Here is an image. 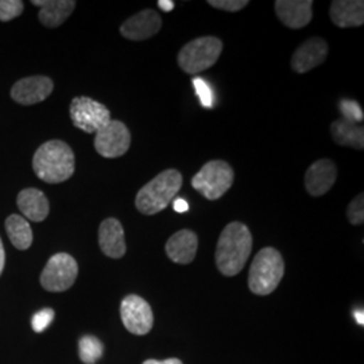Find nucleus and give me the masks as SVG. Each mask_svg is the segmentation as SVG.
Wrapping results in <instances>:
<instances>
[{
  "mask_svg": "<svg viewBox=\"0 0 364 364\" xmlns=\"http://www.w3.org/2000/svg\"><path fill=\"white\" fill-rule=\"evenodd\" d=\"M252 250V235L240 221L230 223L221 232L216 246V266L225 277H235L247 263Z\"/></svg>",
  "mask_w": 364,
  "mask_h": 364,
  "instance_id": "f257e3e1",
  "label": "nucleus"
},
{
  "mask_svg": "<svg viewBox=\"0 0 364 364\" xmlns=\"http://www.w3.org/2000/svg\"><path fill=\"white\" fill-rule=\"evenodd\" d=\"M33 169L39 180L48 183L68 181L75 173V153L63 141H49L36 151Z\"/></svg>",
  "mask_w": 364,
  "mask_h": 364,
  "instance_id": "f03ea898",
  "label": "nucleus"
},
{
  "mask_svg": "<svg viewBox=\"0 0 364 364\" xmlns=\"http://www.w3.org/2000/svg\"><path fill=\"white\" fill-rule=\"evenodd\" d=\"M182 181V174L178 170H164L139 189L135 198L136 209L144 215L151 216L168 208L171 200L180 192Z\"/></svg>",
  "mask_w": 364,
  "mask_h": 364,
  "instance_id": "7ed1b4c3",
  "label": "nucleus"
},
{
  "mask_svg": "<svg viewBox=\"0 0 364 364\" xmlns=\"http://www.w3.org/2000/svg\"><path fill=\"white\" fill-rule=\"evenodd\" d=\"M285 263L281 252L274 247H264L255 255L248 274V287L257 296L272 294L282 281Z\"/></svg>",
  "mask_w": 364,
  "mask_h": 364,
  "instance_id": "20e7f679",
  "label": "nucleus"
},
{
  "mask_svg": "<svg viewBox=\"0 0 364 364\" xmlns=\"http://www.w3.org/2000/svg\"><path fill=\"white\" fill-rule=\"evenodd\" d=\"M223 52V42L218 37H200L182 48L177 61L188 75H197L215 65Z\"/></svg>",
  "mask_w": 364,
  "mask_h": 364,
  "instance_id": "39448f33",
  "label": "nucleus"
},
{
  "mask_svg": "<svg viewBox=\"0 0 364 364\" xmlns=\"http://www.w3.org/2000/svg\"><path fill=\"white\" fill-rule=\"evenodd\" d=\"M235 173L230 164L221 159L207 162L192 178V186L210 201L219 200L234 183Z\"/></svg>",
  "mask_w": 364,
  "mask_h": 364,
  "instance_id": "423d86ee",
  "label": "nucleus"
},
{
  "mask_svg": "<svg viewBox=\"0 0 364 364\" xmlns=\"http://www.w3.org/2000/svg\"><path fill=\"white\" fill-rule=\"evenodd\" d=\"M78 275V264L76 259L60 252L53 255L46 263L43 272L41 274V285L52 293H61L73 287Z\"/></svg>",
  "mask_w": 364,
  "mask_h": 364,
  "instance_id": "0eeeda50",
  "label": "nucleus"
},
{
  "mask_svg": "<svg viewBox=\"0 0 364 364\" xmlns=\"http://www.w3.org/2000/svg\"><path fill=\"white\" fill-rule=\"evenodd\" d=\"M69 112L75 127L87 134H96L111 122L109 109L87 96L75 97L70 103Z\"/></svg>",
  "mask_w": 364,
  "mask_h": 364,
  "instance_id": "6e6552de",
  "label": "nucleus"
},
{
  "mask_svg": "<svg viewBox=\"0 0 364 364\" xmlns=\"http://www.w3.org/2000/svg\"><path fill=\"white\" fill-rule=\"evenodd\" d=\"M120 317L126 329L138 336L147 335L154 326V314L146 299L130 294L120 304Z\"/></svg>",
  "mask_w": 364,
  "mask_h": 364,
  "instance_id": "1a4fd4ad",
  "label": "nucleus"
},
{
  "mask_svg": "<svg viewBox=\"0 0 364 364\" xmlns=\"http://www.w3.org/2000/svg\"><path fill=\"white\" fill-rule=\"evenodd\" d=\"M131 146V134L127 126L119 120H111L96 132L95 149L105 158L124 156Z\"/></svg>",
  "mask_w": 364,
  "mask_h": 364,
  "instance_id": "9d476101",
  "label": "nucleus"
},
{
  "mask_svg": "<svg viewBox=\"0 0 364 364\" xmlns=\"http://www.w3.org/2000/svg\"><path fill=\"white\" fill-rule=\"evenodd\" d=\"M54 90L52 78L46 76H31L15 82L11 97L16 103L23 105H37L48 99Z\"/></svg>",
  "mask_w": 364,
  "mask_h": 364,
  "instance_id": "9b49d317",
  "label": "nucleus"
},
{
  "mask_svg": "<svg viewBox=\"0 0 364 364\" xmlns=\"http://www.w3.org/2000/svg\"><path fill=\"white\" fill-rule=\"evenodd\" d=\"M161 27L162 19L159 14L151 9H146L130 16L120 26V34L130 41H146L154 37Z\"/></svg>",
  "mask_w": 364,
  "mask_h": 364,
  "instance_id": "f8f14e48",
  "label": "nucleus"
},
{
  "mask_svg": "<svg viewBox=\"0 0 364 364\" xmlns=\"http://www.w3.org/2000/svg\"><path fill=\"white\" fill-rule=\"evenodd\" d=\"M338 178V168L331 159H318L305 173V189L313 197L328 193Z\"/></svg>",
  "mask_w": 364,
  "mask_h": 364,
  "instance_id": "ddd939ff",
  "label": "nucleus"
},
{
  "mask_svg": "<svg viewBox=\"0 0 364 364\" xmlns=\"http://www.w3.org/2000/svg\"><path fill=\"white\" fill-rule=\"evenodd\" d=\"M328 55V43L320 37H313L304 43H301L299 49L291 57V69L299 73H308L316 66L321 65Z\"/></svg>",
  "mask_w": 364,
  "mask_h": 364,
  "instance_id": "4468645a",
  "label": "nucleus"
},
{
  "mask_svg": "<svg viewBox=\"0 0 364 364\" xmlns=\"http://www.w3.org/2000/svg\"><path fill=\"white\" fill-rule=\"evenodd\" d=\"M274 9L278 19L289 28H302L312 21V0H277Z\"/></svg>",
  "mask_w": 364,
  "mask_h": 364,
  "instance_id": "2eb2a0df",
  "label": "nucleus"
},
{
  "mask_svg": "<svg viewBox=\"0 0 364 364\" xmlns=\"http://www.w3.org/2000/svg\"><path fill=\"white\" fill-rule=\"evenodd\" d=\"M99 246L108 258L119 259L124 257L127 247L124 239V230L120 221L109 218L100 224Z\"/></svg>",
  "mask_w": 364,
  "mask_h": 364,
  "instance_id": "dca6fc26",
  "label": "nucleus"
},
{
  "mask_svg": "<svg viewBox=\"0 0 364 364\" xmlns=\"http://www.w3.org/2000/svg\"><path fill=\"white\" fill-rule=\"evenodd\" d=\"M198 248L197 235L191 230H181L171 235L165 246L170 260L178 264H189L195 259Z\"/></svg>",
  "mask_w": 364,
  "mask_h": 364,
  "instance_id": "f3484780",
  "label": "nucleus"
},
{
  "mask_svg": "<svg viewBox=\"0 0 364 364\" xmlns=\"http://www.w3.org/2000/svg\"><path fill=\"white\" fill-rule=\"evenodd\" d=\"M329 15L340 28L359 27L364 23V1L362 0H335L331 4Z\"/></svg>",
  "mask_w": 364,
  "mask_h": 364,
  "instance_id": "a211bd4d",
  "label": "nucleus"
},
{
  "mask_svg": "<svg viewBox=\"0 0 364 364\" xmlns=\"http://www.w3.org/2000/svg\"><path fill=\"white\" fill-rule=\"evenodd\" d=\"M16 204H18V208L22 210V213L28 220L37 221V223L45 220L50 210V205L46 196L43 195V192H41L39 189H34V188L22 191L18 195Z\"/></svg>",
  "mask_w": 364,
  "mask_h": 364,
  "instance_id": "6ab92c4d",
  "label": "nucleus"
},
{
  "mask_svg": "<svg viewBox=\"0 0 364 364\" xmlns=\"http://www.w3.org/2000/svg\"><path fill=\"white\" fill-rule=\"evenodd\" d=\"M332 138L340 146L353 147L356 150L364 149V127L346 119H338L331 126Z\"/></svg>",
  "mask_w": 364,
  "mask_h": 364,
  "instance_id": "aec40b11",
  "label": "nucleus"
},
{
  "mask_svg": "<svg viewBox=\"0 0 364 364\" xmlns=\"http://www.w3.org/2000/svg\"><path fill=\"white\" fill-rule=\"evenodd\" d=\"M76 9L73 0H43L39 10V22L46 27L61 26Z\"/></svg>",
  "mask_w": 364,
  "mask_h": 364,
  "instance_id": "412c9836",
  "label": "nucleus"
},
{
  "mask_svg": "<svg viewBox=\"0 0 364 364\" xmlns=\"http://www.w3.org/2000/svg\"><path fill=\"white\" fill-rule=\"evenodd\" d=\"M6 231L18 250H27L33 243V231L28 221L21 215H11L6 220Z\"/></svg>",
  "mask_w": 364,
  "mask_h": 364,
  "instance_id": "4be33fe9",
  "label": "nucleus"
},
{
  "mask_svg": "<svg viewBox=\"0 0 364 364\" xmlns=\"http://www.w3.org/2000/svg\"><path fill=\"white\" fill-rule=\"evenodd\" d=\"M105 347L102 341L92 335H85L78 341V355L82 363L95 364L103 356Z\"/></svg>",
  "mask_w": 364,
  "mask_h": 364,
  "instance_id": "5701e85b",
  "label": "nucleus"
},
{
  "mask_svg": "<svg viewBox=\"0 0 364 364\" xmlns=\"http://www.w3.org/2000/svg\"><path fill=\"white\" fill-rule=\"evenodd\" d=\"M23 1L21 0H0V21L9 22L19 16L23 11Z\"/></svg>",
  "mask_w": 364,
  "mask_h": 364,
  "instance_id": "b1692460",
  "label": "nucleus"
},
{
  "mask_svg": "<svg viewBox=\"0 0 364 364\" xmlns=\"http://www.w3.org/2000/svg\"><path fill=\"white\" fill-rule=\"evenodd\" d=\"M340 111L343 114V119L352 122V123H360L363 122V111L359 103L353 102V100H341L340 102Z\"/></svg>",
  "mask_w": 364,
  "mask_h": 364,
  "instance_id": "393cba45",
  "label": "nucleus"
},
{
  "mask_svg": "<svg viewBox=\"0 0 364 364\" xmlns=\"http://www.w3.org/2000/svg\"><path fill=\"white\" fill-rule=\"evenodd\" d=\"M347 218L353 225H362L364 223V195L356 196L347 208Z\"/></svg>",
  "mask_w": 364,
  "mask_h": 364,
  "instance_id": "a878e982",
  "label": "nucleus"
},
{
  "mask_svg": "<svg viewBox=\"0 0 364 364\" xmlns=\"http://www.w3.org/2000/svg\"><path fill=\"white\" fill-rule=\"evenodd\" d=\"M55 313L50 308H45L42 311L36 313L31 320V326L36 332H43L48 326L52 324Z\"/></svg>",
  "mask_w": 364,
  "mask_h": 364,
  "instance_id": "bb28decb",
  "label": "nucleus"
},
{
  "mask_svg": "<svg viewBox=\"0 0 364 364\" xmlns=\"http://www.w3.org/2000/svg\"><path fill=\"white\" fill-rule=\"evenodd\" d=\"M209 6L227 13H236L248 6V0H209Z\"/></svg>",
  "mask_w": 364,
  "mask_h": 364,
  "instance_id": "cd10ccee",
  "label": "nucleus"
},
{
  "mask_svg": "<svg viewBox=\"0 0 364 364\" xmlns=\"http://www.w3.org/2000/svg\"><path fill=\"white\" fill-rule=\"evenodd\" d=\"M193 85H195L196 92L201 100V105L210 108L213 103V96H212V91H210L208 84L203 78L197 77L193 78Z\"/></svg>",
  "mask_w": 364,
  "mask_h": 364,
  "instance_id": "c85d7f7f",
  "label": "nucleus"
},
{
  "mask_svg": "<svg viewBox=\"0 0 364 364\" xmlns=\"http://www.w3.org/2000/svg\"><path fill=\"white\" fill-rule=\"evenodd\" d=\"M173 208H174L176 212L182 213V212H186V210L189 209V204H188L183 198H177V200L174 201V204H173Z\"/></svg>",
  "mask_w": 364,
  "mask_h": 364,
  "instance_id": "c756f323",
  "label": "nucleus"
},
{
  "mask_svg": "<svg viewBox=\"0 0 364 364\" xmlns=\"http://www.w3.org/2000/svg\"><path fill=\"white\" fill-rule=\"evenodd\" d=\"M158 6L162 11H171L174 9V3L171 0H159Z\"/></svg>",
  "mask_w": 364,
  "mask_h": 364,
  "instance_id": "7c9ffc66",
  "label": "nucleus"
},
{
  "mask_svg": "<svg viewBox=\"0 0 364 364\" xmlns=\"http://www.w3.org/2000/svg\"><path fill=\"white\" fill-rule=\"evenodd\" d=\"M144 364H182V362L180 359H174L173 358V359H166V360H162V362L150 359V360H146Z\"/></svg>",
  "mask_w": 364,
  "mask_h": 364,
  "instance_id": "2f4dec72",
  "label": "nucleus"
},
{
  "mask_svg": "<svg viewBox=\"0 0 364 364\" xmlns=\"http://www.w3.org/2000/svg\"><path fill=\"white\" fill-rule=\"evenodd\" d=\"M4 263H6V252H4V247H3V242L0 239V275L3 273Z\"/></svg>",
  "mask_w": 364,
  "mask_h": 364,
  "instance_id": "473e14b6",
  "label": "nucleus"
},
{
  "mask_svg": "<svg viewBox=\"0 0 364 364\" xmlns=\"http://www.w3.org/2000/svg\"><path fill=\"white\" fill-rule=\"evenodd\" d=\"M355 318H356V321H358V324H360V326H363V324H364L363 311H356V312H355Z\"/></svg>",
  "mask_w": 364,
  "mask_h": 364,
  "instance_id": "72a5a7b5",
  "label": "nucleus"
}]
</instances>
